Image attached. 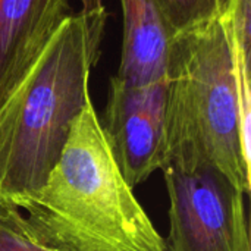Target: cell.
Returning <instances> with one entry per match:
<instances>
[{"mask_svg": "<svg viewBox=\"0 0 251 251\" xmlns=\"http://www.w3.org/2000/svg\"><path fill=\"white\" fill-rule=\"evenodd\" d=\"M29 234L62 251H166L126 182L90 101L46 182L16 206Z\"/></svg>", "mask_w": 251, "mask_h": 251, "instance_id": "6da1fadb", "label": "cell"}, {"mask_svg": "<svg viewBox=\"0 0 251 251\" xmlns=\"http://www.w3.org/2000/svg\"><path fill=\"white\" fill-rule=\"evenodd\" d=\"M107 18L104 6L72 13L0 106V200L16 207L46 182L91 101Z\"/></svg>", "mask_w": 251, "mask_h": 251, "instance_id": "7a4b0ae2", "label": "cell"}, {"mask_svg": "<svg viewBox=\"0 0 251 251\" xmlns=\"http://www.w3.org/2000/svg\"><path fill=\"white\" fill-rule=\"evenodd\" d=\"M250 116L240 99L225 18L175 35L165 69L166 163L207 162L249 194Z\"/></svg>", "mask_w": 251, "mask_h": 251, "instance_id": "3957f363", "label": "cell"}, {"mask_svg": "<svg viewBox=\"0 0 251 251\" xmlns=\"http://www.w3.org/2000/svg\"><path fill=\"white\" fill-rule=\"evenodd\" d=\"M162 172L169 197L166 251H250L244 191L203 160L175 157Z\"/></svg>", "mask_w": 251, "mask_h": 251, "instance_id": "277c9868", "label": "cell"}, {"mask_svg": "<svg viewBox=\"0 0 251 251\" xmlns=\"http://www.w3.org/2000/svg\"><path fill=\"white\" fill-rule=\"evenodd\" d=\"M100 124L113 156L134 188L166 165L165 78L147 85L110 79Z\"/></svg>", "mask_w": 251, "mask_h": 251, "instance_id": "5b68a950", "label": "cell"}, {"mask_svg": "<svg viewBox=\"0 0 251 251\" xmlns=\"http://www.w3.org/2000/svg\"><path fill=\"white\" fill-rule=\"evenodd\" d=\"M71 15L69 0H0V106Z\"/></svg>", "mask_w": 251, "mask_h": 251, "instance_id": "8992f818", "label": "cell"}, {"mask_svg": "<svg viewBox=\"0 0 251 251\" xmlns=\"http://www.w3.org/2000/svg\"><path fill=\"white\" fill-rule=\"evenodd\" d=\"M122 53L116 79L147 85L165 78L171 34L156 0H121Z\"/></svg>", "mask_w": 251, "mask_h": 251, "instance_id": "52a82bcc", "label": "cell"}, {"mask_svg": "<svg viewBox=\"0 0 251 251\" xmlns=\"http://www.w3.org/2000/svg\"><path fill=\"white\" fill-rule=\"evenodd\" d=\"M166 28L174 38L228 15L234 0H156Z\"/></svg>", "mask_w": 251, "mask_h": 251, "instance_id": "ba28073f", "label": "cell"}, {"mask_svg": "<svg viewBox=\"0 0 251 251\" xmlns=\"http://www.w3.org/2000/svg\"><path fill=\"white\" fill-rule=\"evenodd\" d=\"M0 251H62L35 240L22 212L0 200Z\"/></svg>", "mask_w": 251, "mask_h": 251, "instance_id": "9c48e42d", "label": "cell"}, {"mask_svg": "<svg viewBox=\"0 0 251 251\" xmlns=\"http://www.w3.org/2000/svg\"><path fill=\"white\" fill-rule=\"evenodd\" d=\"M79 1L82 4L84 12H91V10L103 7V0H79Z\"/></svg>", "mask_w": 251, "mask_h": 251, "instance_id": "30bf717a", "label": "cell"}]
</instances>
